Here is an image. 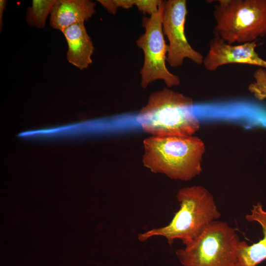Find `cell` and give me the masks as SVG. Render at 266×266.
<instances>
[{"mask_svg": "<svg viewBox=\"0 0 266 266\" xmlns=\"http://www.w3.org/2000/svg\"><path fill=\"white\" fill-rule=\"evenodd\" d=\"M143 166L152 172L190 181L202 171L205 145L197 136H151L143 141Z\"/></svg>", "mask_w": 266, "mask_h": 266, "instance_id": "1", "label": "cell"}, {"mask_svg": "<svg viewBox=\"0 0 266 266\" xmlns=\"http://www.w3.org/2000/svg\"><path fill=\"white\" fill-rule=\"evenodd\" d=\"M179 209L166 226L138 234L140 241L163 236L171 245L174 240L185 246L192 242L211 222L221 217L212 195L204 187L193 186L180 189L176 194Z\"/></svg>", "mask_w": 266, "mask_h": 266, "instance_id": "2", "label": "cell"}, {"mask_svg": "<svg viewBox=\"0 0 266 266\" xmlns=\"http://www.w3.org/2000/svg\"><path fill=\"white\" fill-rule=\"evenodd\" d=\"M193 106L192 98L165 87L150 94L137 120L152 136H191L200 128Z\"/></svg>", "mask_w": 266, "mask_h": 266, "instance_id": "3", "label": "cell"}, {"mask_svg": "<svg viewBox=\"0 0 266 266\" xmlns=\"http://www.w3.org/2000/svg\"><path fill=\"white\" fill-rule=\"evenodd\" d=\"M214 36L229 44L266 36V0H219L213 10Z\"/></svg>", "mask_w": 266, "mask_h": 266, "instance_id": "4", "label": "cell"}, {"mask_svg": "<svg viewBox=\"0 0 266 266\" xmlns=\"http://www.w3.org/2000/svg\"><path fill=\"white\" fill-rule=\"evenodd\" d=\"M239 241L227 223L214 220L176 254L183 266H236Z\"/></svg>", "mask_w": 266, "mask_h": 266, "instance_id": "5", "label": "cell"}, {"mask_svg": "<svg viewBox=\"0 0 266 266\" xmlns=\"http://www.w3.org/2000/svg\"><path fill=\"white\" fill-rule=\"evenodd\" d=\"M164 0L159 10L149 17H143L142 25L144 33L136 40V44L144 54L143 66L140 70L141 86L145 89L157 80H162L167 87L178 86L179 77L167 69L166 62L168 45L163 31Z\"/></svg>", "mask_w": 266, "mask_h": 266, "instance_id": "6", "label": "cell"}, {"mask_svg": "<svg viewBox=\"0 0 266 266\" xmlns=\"http://www.w3.org/2000/svg\"><path fill=\"white\" fill-rule=\"evenodd\" d=\"M187 13L186 0H164L163 31L168 40L166 62L172 67L182 66L185 59L198 65L203 62V55L192 47L185 35Z\"/></svg>", "mask_w": 266, "mask_h": 266, "instance_id": "7", "label": "cell"}, {"mask_svg": "<svg viewBox=\"0 0 266 266\" xmlns=\"http://www.w3.org/2000/svg\"><path fill=\"white\" fill-rule=\"evenodd\" d=\"M256 41L233 45L214 36L209 42L203 65L210 71L223 65L234 63L256 66L266 69V61L256 52Z\"/></svg>", "mask_w": 266, "mask_h": 266, "instance_id": "8", "label": "cell"}, {"mask_svg": "<svg viewBox=\"0 0 266 266\" xmlns=\"http://www.w3.org/2000/svg\"><path fill=\"white\" fill-rule=\"evenodd\" d=\"M95 6L89 0H56L50 14V25L62 32L73 24L84 23L95 13Z\"/></svg>", "mask_w": 266, "mask_h": 266, "instance_id": "9", "label": "cell"}, {"mask_svg": "<svg viewBox=\"0 0 266 266\" xmlns=\"http://www.w3.org/2000/svg\"><path fill=\"white\" fill-rule=\"evenodd\" d=\"M62 32L68 45V62L80 70L88 68L92 63V56L95 48L84 23L73 24Z\"/></svg>", "mask_w": 266, "mask_h": 266, "instance_id": "10", "label": "cell"}, {"mask_svg": "<svg viewBox=\"0 0 266 266\" xmlns=\"http://www.w3.org/2000/svg\"><path fill=\"white\" fill-rule=\"evenodd\" d=\"M246 219L248 221L257 222L261 225L263 238L251 245L245 241H239L236 266H257L266 260V211L259 202L253 205L251 213L246 215Z\"/></svg>", "mask_w": 266, "mask_h": 266, "instance_id": "11", "label": "cell"}, {"mask_svg": "<svg viewBox=\"0 0 266 266\" xmlns=\"http://www.w3.org/2000/svg\"><path fill=\"white\" fill-rule=\"evenodd\" d=\"M56 0H33L29 7L26 15L27 23L31 26L42 28L51 14Z\"/></svg>", "mask_w": 266, "mask_h": 266, "instance_id": "12", "label": "cell"}, {"mask_svg": "<svg viewBox=\"0 0 266 266\" xmlns=\"http://www.w3.org/2000/svg\"><path fill=\"white\" fill-rule=\"evenodd\" d=\"M254 81L248 87L249 91L259 100L266 99V69L259 67L253 74Z\"/></svg>", "mask_w": 266, "mask_h": 266, "instance_id": "13", "label": "cell"}, {"mask_svg": "<svg viewBox=\"0 0 266 266\" xmlns=\"http://www.w3.org/2000/svg\"><path fill=\"white\" fill-rule=\"evenodd\" d=\"M162 1L161 0H135L134 5L143 14L151 16L158 11Z\"/></svg>", "mask_w": 266, "mask_h": 266, "instance_id": "14", "label": "cell"}, {"mask_svg": "<svg viewBox=\"0 0 266 266\" xmlns=\"http://www.w3.org/2000/svg\"><path fill=\"white\" fill-rule=\"evenodd\" d=\"M98 1L110 13L115 14L117 12V9L114 6L113 0H98Z\"/></svg>", "mask_w": 266, "mask_h": 266, "instance_id": "15", "label": "cell"}, {"mask_svg": "<svg viewBox=\"0 0 266 266\" xmlns=\"http://www.w3.org/2000/svg\"><path fill=\"white\" fill-rule=\"evenodd\" d=\"M7 1L5 0H0V30L1 31L2 29V19H3V14L4 10L6 7V4Z\"/></svg>", "mask_w": 266, "mask_h": 266, "instance_id": "16", "label": "cell"}]
</instances>
